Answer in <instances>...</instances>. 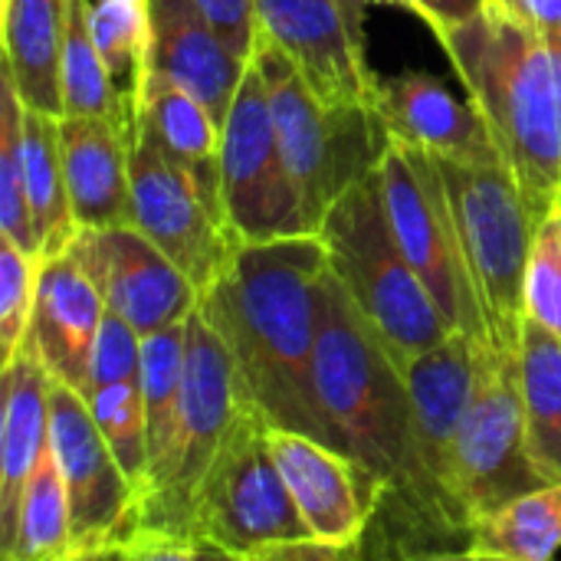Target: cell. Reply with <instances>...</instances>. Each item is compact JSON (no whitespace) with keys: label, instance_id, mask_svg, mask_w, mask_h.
I'll list each match as a JSON object with an SVG mask.
<instances>
[{"label":"cell","instance_id":"obj_6","mask_svg":"<svg viewBox=\"0 0 561 561\" xmlns=\"http://www.w3.org/2000/svg\"><path fill=\"white\" fill-rule=\"evenodd\" d=\"M131 227L141 230L197 293H207L243 247L224 207L217 161H184L138 131L131 141Z\"/></svg>","mask_w":561,"mask_h":561},{"label":"cell","instance_id":"obj_35","mask_svg":"<svg viewBox=\"0 0 561 561\" xmlns=\"http://www.w3.org/2000/svg\"><path fill=\"white\" fill-rule=\"evenodd\" d=\"M131 561H247L240 552L224 549L220 542L197 533H158L138 529L122 546Z\"/></svg>","mask_w":561,"mask_h":561},{"label":"cell","instance_id":"obj_5","mask_svg":"<svg viewBox=\"0 0 561 561\" xmlns=\"http://www.w3.org/2000/svg\"><path fill=\"white\" fill-rule=\"evenodd\" d=\"M253 62L270 89L286 168L302 197L306 224L319 233L325 214L362 181L375 178L394 138L378 105L319 99L296 66L256 36Z\"/></svg>","mask_w":561,"mask_h":561},{"label":"cell","instance_id":"obj_27","mask_svg":"<svg viewBox=\"0 0 561 561\" xmlns=\"http://www.w3.org/2000/svg\"><path fill=\"white\" fill-rule=\"evenodd\" d=\"M470 552L503 561H559L561 483L526 493L473 523Z\"/></svg>","mask_w":561,"mask_h":561},{"label":"cell","instance_id":"obj_2","mask_svg":"<svg viewBox=\"0 0 561 561\" xmlns=\"http://www.w3.org/2000/svg\"><path fill=\"white\" fill-rule=\"evenodd\" d=\"M440 43L542 220L561 204V30H529L486 3Z\"/></svg>","mask_w":561,"mask_h":561},{"label":"cell","instance_id":"obj_15","mask_svg":"<svg viewBox=\"0 0 561 561\" xmlns=\"http://www.w3.org/2000/svg\"><path fill=\"white\" fill-rule=\"evenodd\" d=\"M477 368L480 342L467 332H454L444 345L414 358L404 371L421 470L447 513L467 529H473V519L457 490V444L477 388Z\"/></svg>","mask_w":561,"mask_h":561},{"label":"cell","instance_id":"obj_8","mask_svg":"<svg viewBox=\"0 0 561 561\" xmlns=\"http://www.w3.org/2000/svg\"><path fill=\"white\" fill-rule=\"evenodd\" d=\"M191 533L250 556L276 542L312 539L270 450L266 417L243 401L191 506Z\"/></svg>","mask_w":561,"mask_h":561},{"label":"cell","instance_id":"obj_40","mask_svg":"<svg viewBox=\"0 0 561 561\" xmlns=\"http://www.w3.org/2000/svg\"><path fill=\"white\" fill-rule=\"evenodd\" d=\"M352 13H362V7H394V10H404V13H414L417 16V7L414 0H342Z\"/></svg>","mask_w":561,"mask_h":561},{"label":"cell","instance_id":"obj_19","mask_svg":"<svg viewBox=\"0 0 561 561\" xmlns=\"http://www.w3.org/2000/svg\"><path fill=\"white\" fill-rule=\"evenodd\" d=\"M378 112L401 145L454 161H503L483 112L431 72L408 69L381 82Z\"/></svg>","mask_w":561,"mask_h":561},{"label":"cell","instance_id":"obj_30","mask_svg":"<svg viewBox=\"0 0 561 561\" xmlns=\"http://www.w3.org/2000/svg\"><path fill=\"white\" fill-rule=\"evenodd\" d=\"M0 233L13 240L23 253L39 260V240L26 201L23 171V102L7 76L0 85Z\"/></svg>","mask_w":561,"mask_h":561},{"label":"cell","instance_id":"obj_33","mask_svg":"<svg viewBox=\"0 0 561 561\" xmlns=\"http://www.w3.org/2000/svg\"><path fill=\"white\" fill-rule=\"evenodd\" d=\"M526 319L561 339V204L539 220L533 237L526 270Z\"/></svg>","mask_w":561,"mask_h":561},{"label":"cell","instance_id":"obj_32","mask_svg":"<svg viewBox=\"0 0 561 561\" xmlns=\"http://www.w3.org/2000/svg\"><path fill=\"white\" fill-rule=\"evenodd\" d=\"M39 266L43 260L23 253L13 240L0 233V358H3V368L23 348L33 302H36Z\"/></svg>","mask_w":561,"mask_h":561},{"label":"cell","instance_id":"obj_36","mask_svg":"<svg viewBox=\"0 0 561 561\" xmlns=\"http://www.w3.org/2000/svg\"><path fill=\"white\" fill-rule=\"evenodd\" d=\"M220 39L243 59L256 49V0H194Z\"/></svg>","mask_w":561,"mask_h":561},{"label":"cell","instance_id":"obj_11","mask_svg":"<svg viewBox=\"0 0 561 561\" xmlns=\"http://www.w3.org/2000/svg\"><path fill=\"white\" fill-rule=\"evenodd\" d=\"M378 184L391 230L408 263L444 312L447 325L477 339L473 299L460 260L457 227L434 158L421 148L394 141L378 168Z\"/></svg>","mask_w":561,"mask_h":561},{"label":"cell","instance_id":"obj_3","mask_svg":"<svg viewBox=\"0 0 561 561\" xmlns=\"http://www.w3.org/2000/svg\"><path fill=\"white\" fill-rule=\"evenodd\" d=\"M457 227L470 283L477 342L519 355L526 325V270L539 214L503 161H454L431 154Z\"/></svg>","mask_w":561,"mask_h":561},{"label":"cell","instance_id":"obj_45","mask_svg":"<svg viewBox=\"0 0 561 561\" xmlns=\"http://www.w3.org/2000/svg\"><path fill=\"white\" fill-rule=\"evenodd\" d=\"M490 3H493V0H490Z\"/></svg>","mask_w":561,"mask_h":561},{"label":"cell","instance_id":"obj_21","mask_svg":"<svg viewBox=\"0 0 561 561\" xmlns=\"http://www.w3.org/2000/svg\"><path fill=\"white\" fill-rule=\"evenodd\" d=\"M49 371L30 348L3 368V434H0V556L16 533L23 490L49 450Z\"/></svg>","mask_w":561,"mask_h":561},{"label":"cell","instance_id":"obj_44","mask_svg":"<svg viewBox=\"0 0 561 561\" xmlns=\"http://www.w3.org/2000/svg\"><path fill=\"white\" fill-rule=\"evenodd\" d=\"M3 3H7V0H3Z\"/></svg>","mask_w":561,"mask_h":561},{"label":"cell","instance_id":"obj_43","mask_svg":"<svg viewBox=\"0 0 561 561\" xmlns=\"http://www.w3.org/2000/svg\"><path fill=\"white\" fill-rule=\"evenodd\" d=\"M92 3H108V0H92Z\"/></svg>","mask_w":561,"mask_h":561},{"label":"cell","instance_id":"obj_22","mask_svg":"<svg viewBox=\"0 0 561 561\" xmlns=\"http://www.w3.org/2000/svg\"><path fill=\"white\" fill-rule=\"evenodd\" d=\"M66 0L3 3V76L23 108L62 118Z\"/></svg>","mask_w":561,"mask_h":561},{"label":"cell","instance_id":"obj_25","mask_svg":"<svg viewBox=\"0 0 561 561\" xmlns=\"http://www.w3.org/2000/svg\"><path fill=\"white\" fill-rule=\"evenodd\" d=\"M135 92V131L148 135L184 161H217L220 122L207 105L174 79L141 69L131 85Z\"/></svg>","mask_w":561,"mask_h":561},{"label":"cell","instance_id":"obj_12","mask_svg":"<svg viewBox=\"0 0 561 561\" xmlns=\"http://www.w3.org/2000/svg\"><path fill=\"white\" fill-rule=\"evenodd\" d=\"M49 447L66 483L76 552L102 556L125 546L135 533L138 490L99 434L85 398L62 381L49 385Z\"/></svg>","mask_w":561,"mask_h":561},{"label":"cell","instance_id":"obj_7","mask_svg":"<svg viewBox=\"0 0 561 561\" xmlns=\"http://www.w3.org/2000/svg\"><path fill=\"white\" fill-rule=\"evenodd\" d=\"M243 408V391L237 378V365L217 335V329L204 319L201 309L187 316V362H184V398L181 421L174 434V447L138 493L135 533H191V506L201 480L217 460L237 414Z\"/></svg>","mask_w":561,"mask_h":561},{"label":"cell","instance_id":"obj_31","mask_svg":"<svg viewBox=\"0 0 561 561\" xmlns=\"http://www.w3.org/2000/svg\"><path fill=\"white\" fill-rule=\"evenodd\" d=\"M89 30L95 39V49L102 53L112 76H141L151 43L148 26V0H108V3H89ZM128 85V89H131Z\"/></svg>","mask_w":561,"mask_h":561},{"label":"cell","instance_id":"obj_13","mask_svg":"<svg viewBox=\"0 0 561 561\" xmlns=\"http://www.w3.org/2000/svg\"><path fill=\"white\" fill-rule=\"evenodd\" d=\"M66 253L92 279L105 309L141 339L187 322L201 302L194 283L135 227H82Z\"/></svg>","mask_w":561,"mask_h":561},{"label":"cell","instance_id":"obj_10","mask_svg":"<svg viewBox=\"0 0 561 561\" xmlns=\"http://www.w3.org/2000/svg\"><path fill=\"white\" fill-rule=\"evenodd\" d=\"M549 486L526 447L519 355L480 345L477 388L457 444V490L470 519Z\"/></svg>","mask_w":561,"mask_h":561},{"label":"cell","instance_id":"obj_41","mask_svg":"<svg viewBox=\"0 0 561 561\" xmlns=\"http://www.w3.org/2000/svg\"><path fill=\"white\" fill-rule=\"evenodd\" d=\"M421 561H503L493 559V556H480V552H447V556H434V559H421Z\"/></svg>","mask_w":561,"mask_h":561},{"label":"cell","instance_id":"obj_17","mask_svg":"<svg viewBox=\"0 0 561 561\" xmlns=\"http://www.w3.org/2000/svg\"><path fill=\"white\" fill-rule=\"evenodd\" d=\"M102 319L105 302L79 263L69 253L43 260L23 348L39 358L53 381H62L85 398Z\"/></svg>","mask_w":561,"mask_h":561},{"label":"cell","instance_id":"obj_1","mask_svg":"<svg viewBox=\"0 0 561 561\" xmlns=\"http://www.w3.org/2000/svg\"><path fill=\"white\" fill-rule=\"evenodd\" d=\"M329 250L319 233L243 243L197 309L224 339L243 401L270 427L306 434L345 454L316 385V339ZM348 457V454H345Z\"/></svg>","mask_w":561,"mask_h":561},{"label":"cell","instance_id":"obj_14","mask_svg":"<svg viewBox=\"0 0 561 561\" xmlns=\"http://www.w3.org/2000/svg\"><path fill=\"white\" fill-rule=\"evenodd\" d=\"M256 36L276 46L319 99L378 105L381 82L365 59L362 13L342 0H256Z\"/></svg>","mask_w":561,"mask_h":561},{"label":"cell","instance_id":"obj_37","mask_svg":"<svg viewBox=\"0 0 561 561\" xmlns=\"http://www.w3.org/2000/svg\"><path fill=\"white\" fill-rule=\"evenodd\" d=\"M247 561H362V549L355 546H335V542H319V539H302V542H276L266 549H256Z\"/></svg>","mask_w":561,"mask_h":561},{"label":"cell","instance_id":"obj_39","mask_svg":"<svg viewBox=\"0 0 561 561\" xmlns=\"http://www.w3.org/2000/svg\"><path fill=\"white\" fill-rule=\"evenodd\" d=\"M493 3L529 30H546V33L561 30V0H493Z\"/></svg>","mask_w":561,"mask_h":561},{"label":"cell","instance_id":"obj_4","mask_svg":"<svg viewBox=\"0 0 561 561\" xmlns=\"http://www.w3.org/2000/svg\"><path fill=\"white\" fill-rule=\"evenodd\" d=\"M319 237L329 250L332 276L342 283L401 375L414 358L454 335L391 230L378 174L355 184L325 214Z\"/></svg>","mask_w":561,"mask_h":561},{"label":"cell","instance_id":"obj_9","mask_svg":"<svg viewBox=\"0 0 561 561\" xmlns=\"http://www.w3.org/2000/svg\"><path fill=\"white\" fill-rule=\"evenodd\" d=\"M217 168L224 207L243 243H273L312 233L283 158L270 89L253 59L224 118Z\"/></svg>","mask_w":561,"mask_h":561},{"label":"cell","instance_id":"obj_34","mask_svg":"<svg viewBox=\"0 0 561 561\" xmlns=\"http://www.w3.org/2000/svg\"><path fill=\"white\" fill-rule=\"evenodd\" d=\"M128 378H141V335L122 316L105 309V319L99 325V339L92 348L89 391L115 385V381H128Z\"/></svg>","mask_w":561,"mask_h":561},{"label":"cell","instance_id":"obj_42","mask_svg":"<svg viewBox=\"0 0 561 561\" xmlns=\"http://www.w3.org/2000/svg\"><path fill=\"white\" fill-rule=\"evenodd\" d=\"M99 561H131V559H128V552L118 546V549H108V552H102V559Z\"/></svg>","mask_w":561,"mask_h":561},{"label":"cell","instance_id":"obj_18","mask_svg":"<svg viewBox=\"0 0 561 561\" xmlns=\"http://www.w3.org/2000/svg\"><path fill=\"white\" fill-rule=\"evenodd\" d=\"M148 26L151 43L145 69L191 89L224 128L250 59L237 56L220 39L194 0H148Z\"/></svg>","mask_w":561,"mask_h":561},{"label":"cell","instance_id":"obj_38","mask_svg":"<svg viewBox=\"0 0 561 561\" xmlns=\"http://www.w3.org/2000/svg\"><path fill=\"white\" fill-rule=\"evenodd\" d=\"M486 3L490 0H414L417 16L437 33V39L444 33H450L454 26H460V23L473 20L477 13H483Z\"/></svg>","mask_w":561,"mask_h":561},{"label":"cell","instance_id":"obj_24","mask_svg":"<svg viewBox=\"0 0 561 561\" xmlns=\"http://www.w3.org/2000/svg\"><path fill=\"white\" fill-rule=\"evenodd\" d=\"M23 171H26V201L39 240V260L62 256L79 224L72 217L62 148H59V118L23 108Z\"/></svg>","mask_w":561,"mask_h":561},{"label":"cell","instance_id":"obj_16","mask_svg":"<svg viewBox=\"0 0 561 561\" xmlns=\"http://www.w3.org/2000/svg\"><path fill=\"white\" fill-rule=\"evenodd\" d=\"M270 450L312 539L335 546L362 542L381 483L358 460L296 431L270 427Z\"/></svg>","mask_w":561,"mask_h":561},{"label":"cell","instance_id":"obj_28","mask_svg":"<svg viewBox=\"0 0 561 561\" xmlns=\"http://www.w3.org/2000/svg\"><path fill=\"white\" fill-rule=\"evenodd\" d=\"M184 362H187V322L168 325L141 339V394H145V417H148L145 483L158 477V470L164 467L174 447L181 398H184Z\"/></svg>","mask_w":561,"mask_h":561},{"label":"cell","instance_id":"obj_29","mask_svg":"<svg viewBox=\"0 0 561 561\" xmlns=\"http://www.w3.org/2000/svg\"><path fill=\"white\" fill-rule=\"evenodd\" d=\"M85 404L92 411L99 434L112 447L115 460L122 463L135 490H141L148 473V417H145L141 378L92 388L85 394Z\"/></svg>","mask_w":561,"mask_h":561},{"label":"cell","instance_id":"obj_20","mask_svg":"<svg viewBox=\"0 0 561 561\" xmlns=\"http://www.w3.org/2000/svg\"><path fill=\"white\" fill-rule=\"evenodd\" d=\"M131 141L112 118H59V148L72 217L82 227H131Z\"/></svg>","mask_w":561,"mask_h":561},{"label":"cell","instance_id":"obj_26","mask_svg":"<svg viewBox=\"0 0 561 561\" xmlns=\"http://www.w3.org/2000/svg\"><path fill=\"white\" fill-rule=\"evenodd\" d=\"M62 115L112 118L135 131V92L118 89L89 30V0H66Z\"/></svg>","mask_w":561,"mask_h":561},{"label":"cell","instance_id":"obj_23","mask_svg":"<svg viewBox=\"0 0 561 561\" xmlns=\"http://www.w3.org/2000/svg\"><path fill=\"white\" fill-rule=\"evenodd\" d=\"M519 385L526 404V447L536 473L561 483V339L526 319L519 342Z\"/></svg>","mask_w":561,"mask_h":561}]
</instances>
